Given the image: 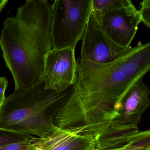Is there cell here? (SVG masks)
<instances>
[{"label": "cell", "instance_id": "obj_1", "mask_svg": "<svg viewBox=\"0 0 150 150\" xmlns=\"http://www.w3.org/2000/svg\"><path fill=\"white\" fill-rule=\"evenodd\" d=\"M76 82L54 121L58 128L101 143L129 89L150 70V43L139 42L119 57L100 64L78 59Z\"/></svg>", "mask_w": 150, "mask_h": 150}, {"label": "cell", "instance_id": "obj_2", "mask_svg": "<svg viewBox=\"0 0 150 150\" xmlns=\"http://www.w3.org/2000/svg\"><path fill=\"white\" fill-rule=\"evenodd\" d=\"M52 16L49 1L27 0L15 16L7 17L3 23L0 47L16 91L43 82L45 60L52 50Z\"/></svg>", "mask_w": 150, "mask_h": 150}, {"label": "cell", "instance_id": "obj_3", "mask_svg": "<svg viewBox=\"0 0 150 150\" xmlns=\"http://www.w3.org/2000/svg\"><path fill=\"white\" fill-rule=\"evenodd\" d=\"M57 93L45 88L44 82L6 97L0 108V128L38 137L57 131L55 117L72 91Z\"/></svg>", "mask_w": 150, "mask_h": 150}, {"label": "cell", "instance_id": "obj_4", "mask_svg": "<svg viewBox=\"0 0 150 150\" xmlns=\"http://www.w3.org/2000/svg\"><path fill=\"white\" fill-rule=\"evenodd\" d=\"M150 91L143 79L126 93L118 116L111 123L101 150L122 147L136 140L150 137V129L141 131L138 125L150 106Z\"/></svg>", "mask_w": 150, "mask_h": 150}, {"label": "cell", "instance_id": "obj_5", "mask_svg": "<svg viewBox=\"0 0 150 150\" xmlns=\"http://www.w3.org/2000/svg\"><path fill=\"white\" fill-rule=\"evenodd\" d=\"M52 8V49L75 50L87 25L92 0H56Z\"/></svg>", "mask_w": 150, "mask_h": 150}, {"label": "cell", "instance_id": "obj_6", "mask_svg": "<svg viewBox=\"0 0 150 150\" xmlns=\"http://www.w3.org/2000/svg\"><path fill=\"white\" fill-rule=\"evenodd\" d=\"M81 40L80 58L100 64L111 62L131 48L121 47L112 41L102 28L93 11Z\"/></svg>", "mask_w": 150, "mask_h": 150}, {"label": "cell", "instance_id": "obj_7", "mask_svg": "<svg viewBox=\"0 0 150 150\" xmlns=\"http://www.w3.org/2000/svg\"><path fill=\"white\" fill-rule=\"evenodd\" d=\"M77 62L74 50L52 49L45 60L43 81L46 89L64 92L76 82Z\"/></svg>", "mask_w": 150, "mask_h": 150}, {"label": "cell", "instance_id": "obj_8", "mask_svg": "<svg viewBox=\"0 0 150 150\" xmlns=\"http://www.w3.org/2000/svg\"><path fill=\"white\" fill-rule=\"evenodd\" d=\"M141 22L139 13L132 4L106 14L100 24L112 41L121 47L128 48L130 47Z\"/></svg>", "mask_w": 150, "mask_h": 150}, {"label": "cell", "instance_id": "obj_9", "mask_svg": "<svg viewBox=\"0 0 150 150\" xmlns=\"http://www.w3.org/2000/svg\"><path fill=\"white\" fill-rule=\"evenodd\" d=\"M51 150H92L96 148L93 137L79 134L68 130L58 128L50 136Z\"/></svg>", "mask_w": 150, "mask_h": 150}, {"label": "cell", "instance_id": "obj_10", "mask_svg": "<svg viewBox=\"0 0 150 150\" xmlns=\"http://www.w3.org/2000/svg\"><path fill=\"white\" fill-rule=\"evenodd\" d=\"M133 4L130 0H92V11L100 23L106 14Z\"/></svg>", "mask_w": 150, "mask_h": 150}, {"label": "cell", "instance_id": "obj_11", "mask_svg": "<svg viewBox=\"0 0 150 150\" xmlns=\"http://www.w3.org/2000/svg\"><path fill=\"white\" fill-rule=\"evenodd\" d=\"M34 136L0 128V147L8 144L31 139Z\"/></svg>", "mask_w": 150, "mask_h": 150}, {"label": "cell", "instance_id": "obj_12", "mask_svg": "<svg viewBox=\"0 0 150 150\" xmlns=\"http://www.w3.org/2000/svg\"><path fill=\"white\" fill-rule=\"evenodd\" d=\"M50 136L46 137H34L30 141L29 150H51Z\"/></svg>", "mask_w": 150, "mask_h": 150}, {"label": "cell", "instance_id": "obj_13", "mask_svg": "<svg viewBox=\"0 0 150 150\" xmlns=\"http://www.w3.org/2000/svg\"><path fill=\"white\" fill-rule=\"evenodd\" d=\"M140 8L138 10L141 21L148 28H150V0H144L140 3Z\"/></svg>", "mask_w": 150, "mask_h": 150}, {"label": "cell", "instance_id": "obj_14", "mask_svg": "<svg viewBox=\"0 0 150 150\" xmlns=\"http://www.w3.org/2000/svg\"><path fill=\"white\" fill-rule=\"evenodd\" d=\"M32 139L8 144L0 147V150H29V146Z\"/></svg>", "mask_w": 150, "mask_h": 150}, {"label": "cell", "instance_id": "obj_15", "mask_svg": "<svg viewBox=\"0 0 150 150\" xmlns=\"http://www.w3.org/2000/svg\"><path fill=\"white\" fill-rule=\"evenodd\" d=\"M150 146V137L132 142L123 150H144Z\"/></svg>", "mask_w": 150, "mask_h": 150}, {"label": "cell", "instance_id": "obj_16", "mask_svg": "<svg viewBox=\"0 0 150 150\" xmlns=\"http://www.w3.org/2000/svg\"><path fill=\"white\" fill-rule=\"evenodd\" d=\"M8 81L6 78L0 77V108L6 99L5 92L8 86Z\"/></svg>", "mask_w": 150, "mask_h": 150}, {"label": "cell", "instance_id": "obj_17", "mask_svg": "<svg viewBox=\"0 0 150 150\" xmlns=\"http://www.w3.org/2000/svg\"><path fill=\"white\" fill-rule=\"evenodd\" d=\"M8 2V0H0V12L5 7Z\"/></svg>", "mask_w": 150, "mask_h": 150}, {"label": "cell", "instance_id": "obj_18", "mask_svg": "<svg viewBox=\"0 0 150 150\" xmlns=\"http://www.w3.org/2000/svg\"><path fill=\"white\" fill-rule=\"evenodd\" d=\"M129 144L126 145L124 146H122V147H117V148H113V149H105V150L103 149V150H101V149H97V148H95L92 150H123L124 149H125V148H126L127 146H128V145H129Z\"/></svg>", "mask_w": 150, "mask_h": 150}, {"label": "cell", "instance_id": "obj_19", "mask_svg": "<svg viewBox=\"0 0 150 150\" xmlns=\"http://www.w3.org/2000/svg\"><path fill=\"white\" fill-rule=\"evenodd\" d=\"M144 150H150V146H148L147 148H146Z\"/></svg>", "mask_w": 150, "mask_h": 150}]
</instances>
